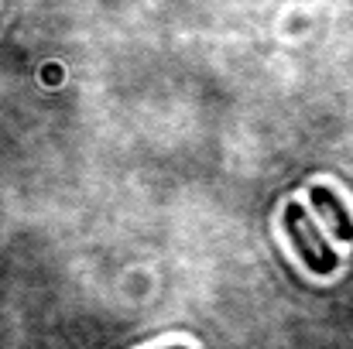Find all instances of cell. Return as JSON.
Returning <instances> with one entry per match:
<instances>
[{"mask_svg":"<svg viewBox=\"0 0 353 349\" xmlns=\"http://www.w3.org/2000/svg\"><path fill=\"white\" fill-rule=\"evenodd\" d=\"M281 230L288 236L292 250L299 253V260L309 267V274L316 277H330L340 271V253L336 246H330L323 240V233L316 230V223L309 220V209L302 202H285L281 209Z\"/></svg>","mask_w":353,"mask_h":349,"instance_id":"cell-1","label":"cell"},{"mask_svg":"<svg viewBox=\"0 0 353 349\" xmlns=\"http://www.w3.org/2000/svg\"><path fill=\"white\" fill-rule=\"evenodd\" d=\"M309 202L323 216L326 230L336 236V243H353V213L340 199V192H333L330 185H312L309 189Z\"/></svg>","mask_w":353,"mask_h":349,"instance_id":"cell-2","label":"cell"},{"mask_svg":"<svg viewBox=\"0 0 353 349\" xmlns=\"http://www.w3.org/2000/svg\"><path fill=\"white\" fill-rule=\"evenodd\" d=\"M165 349H192V346H165Z\"/></svg>","mask_w":353,"mask_h":349,"instance_id":"cell-3","label":"cell"}]
</instances>
